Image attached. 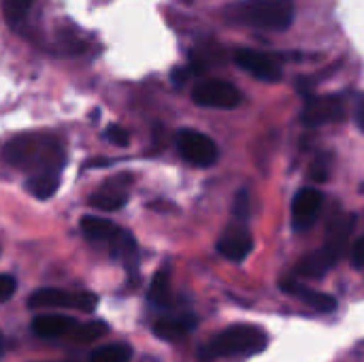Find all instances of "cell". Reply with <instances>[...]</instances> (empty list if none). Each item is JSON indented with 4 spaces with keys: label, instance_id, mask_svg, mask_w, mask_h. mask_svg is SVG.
<instances>
[{
    "label": "cell",
    "instance_id": "obj_1",
    "mask_svg": "<svg viewBox=\"0 0 364 362\" xmlns=\"http://www.w3.org/2000/svg\"><path fill=\"white\" fill-rule=\"evenodd\" d=\"M2 158L26 173H43V171H62L66 164V156L60 143L47 134H17L2 147Z\"/></svg>",
    "mask_w": 364,
    "mask_h": 362
},
{
    "label": "cell",
    "instance_id": "obj_2",
    "mask_svg": "<svg viewBox=\"0 0 364 362\" xmlns=\"http://www.w3.org/2000/svg\"><path fill=\"white\" fill-rule=\"evenodd\" d=\"M267 348V333L258 326L235 324L224 329L213 341L198 348V361L211 362L224 356H252Z\"/></svg>",
    "mask_w": 364,
    "mask_h": 362
},
{
    "label": "cell",
    "instance_id": "obj_3",
    "mask_svg": "<svg viewBox=\"0 0 364 362\" xmlns=\"http://www.w3.org/2000/svg\"><path fill=\"white\" fill-rule=\"evenodd\" d=\"M230 15L245 26L262 30H286L294 21L292 0H241L230 9Z\"/></svg>",
    "mask_w": 364,
    "mask_h": 362
},
{
    "label": "cell",
    "instance_id": "obj_4",
    "mask_svg": "<svg viewBox=\"0 0 364 362\" xmlns=\"http://www.w3.org/2000/svg\"><path fill=\"white\" fill-rule=\"evenodd\" d=\"M28 305L32 309H77L90 314L98 305V297L92 292H66L60 288H41L36 290Z\"/></svg>",
    "mask_w": 364,
    "mask_h": 362
},
{
    "label": "cell",
    "instance_id": "obj_5",
    "mask_svg": "<svg viewBox=\"0 0 364 362\" xmlns=\"http://www.w3.org/2000/svg\"><path fill=\"white\" fill-rule=\"evenodd\" d=\"M177 149L186 162L200 166V169L215 164L218 156H220L215 141L198 130H192V128H183L177 132Z\"/></svg>",
    "mask_w": 364,
    "mask_h": 362
},
{
    "label": "cell",
    "instance_id": "obj_6",
    "mask_svg": "<svg viewBox=\"0 0 364 362\" xmlns=\"http://www.w3.org/2000/svg\"><path fill=\"white\" fill-rule=\"evenodd\" d=\"M192 100L200 107L213 109H235L241 105V92L226 79H205L192 90Z\"/></svg>",
    "mask_w": 364,
    "mask_h": 362
},
{
    "label": "cell",
    "instance_id": "obj_7",
    "mask_svg": "<svg viewBox=\"0 0 364 362\" xmlns=\"http://www.w3.org/2000/svg\"><path fill=\"white\" fill-rule=\"evenodd\" d=\"M346 117V100L339 94L307 96V102L301 111V122L305 126L335 124Z\"/></svg>",
    "mask_w": 364,
    "mask_h": 362
},
{
    "label": "cell",
    "instance_id": "obj_8",
    "mask_svg": "<svg viewBox=\"0 0 364 362\" xmlns=\"http://www.w3.org/2000/svg\"><path fill=\"white\" fill-rule=\"evenodd\" d=\"M322 207H324V194L316 188H303L294 201H292V224H294V230L299 233H305L309 230L320 213H322Z\"/></svg>",
    "mask_w": 364,
    "mask_h": 362
},
{
    "label": "cell",
    "instance_id": "obj_9",
    "mask_svg": "<svg viewBox=\"0 0 364 362\" xmlns=\"http://www.w3.org/2000/svg\"><path fill=\"white\" fill-rule=\"evenodd\" d=\"M235 62H237L239 68L247 70L252 77H256V79H260V81L275 83V81L282 79V68H279V64H277L271 55L260 53V51H256V49H243V47H239V49L235 51Z\"/></svg>",
    "mask_w": 364,
    "mask_h": 362
},
{
    "label": "cell",
    "instance_id": "obj_10",
    "mask_svg": "<svg viewBox=\"0 0 364 362\" xmlns=\"http://www.w3.org/2000/svg\"><path fill=\"white\" fill-rule=\"evenodd\" d=\"M354 224H356V218L354 215H339L331 228H328V235H326V243L320 247L326 258L337 265L343 254L348 252V243H350V237H352V230H354Z\"/></svg>",
    "mask_w": 364,
    "mask_h": 362
},
{
    "label": "cell",
    "instance_id": "obj_11",
    "mask_svg": "<svg viewBox=\"0 0 364 362\" xmlns=\"http://www.w3.org/2000/svg\"><path fill=\"white\" fill-rule=\"evenodd\" d=\"M254 250V239L245 226H230L220 239H218V252L222 258L241 262L245 260Z\"/></svg>",
    "mask_w": 364,
    "mask_h": 362
},
{
    "label": "cell",
    "instance_id": "obj_12",
    "mask_svg": "<svg viewBox=\"0 0 364 362\" xmlns=\"http://www.w3.org/2000/svg\"><path fill=\"white\" fill-rule=\"evenodd\" d=\"M75 326H77V322L62 314H43V316L34 318V322H32V331L41 339H58V337L70 335L75 331Z\"/></svg>",
    "mask_w": 364,
    "mask_h": 362
},
{
    "label": "cell",
    "instance_id": "obj_13",
    "mask_svg": "<svg viewBox=\"0 0 364 362\" xmlns=\"http://www.w3.org/2000/svg\"><path fill=\"white\" fill-rule=\"evenodd\" d=\"M282 288H284L288 294L299 297L305 305L314 307V309L320 312V314H331V312L337 309L335 297H331V294H326V292H318V290L305 288V286H301V284H296V282H290V280H286V282L282 284Z\"/></svg>",
    "mask_w": 364,
    "mask_h": 362
},
{
    "label": "cell",
    "instance_id": "obj_14",
    "mask_svg": "<svg viewBox=\"0 0 364 362\" xmlns=\"http://www.w3.org/2000/svg\"><path fill=\"white\" fill-rule=\"evenodd\" d=\"M122 181L124 179H115V181L102 186L96 194H92L87 198L90 207L100 209V211H117V209H122L126 205V201H128V192L122 186Z\"/></svg>",
    "mask_w": 364,
    "mask_h": 362
},
{
    "label": "cell",
    "instance_id": "obj_15",
    "mask_svg": "<svg viewBox=\"0 0 364 362\" xmlns=\"http://www.w3.org/2000/svg\"><path fill=\"white\" fill-rule=\"evenodd\" d=\"M196 326L194 316H179V318H164L154 324V333L164 341H177L186 337Z\"/></svg>",
    "mask_w": 364,
    "mask_h": 362
},
{
    "label": "cell",
    "instance_id": "obj_16",
    "mask_svg": "<svg viewBox=\"0 0 364 362\" xmlns=\"http://www.w3.org/2000/svg\"><path fill=\"white\" fill-rule=\"evenodd\" d=\"M60 186V173L58 171H43V173H36L32 175L28 181H26V190L38 198V201H47L55 194Z\"/></svg>",
    "mask_w": 364,
    "mask_h": 362
},
{
    "label": "cell",
    "instance_id": "obj_17",
    "mask_svg": "<svg viewBox=\"0 0 364 362\" xmlns=\"http://www.w3.org/2000/svg\"><path fill=\"white\" fill-rule=\"evenodd\" d=\"M81 230L90 241H98V243H109L113 239V235L117 233V226L105 218H96V215H85L81 218Z\"/></svg>",
    "mask_w": 364,
    "mask_h": 362
},
{
    "label": "cell",
    "instance_id": "obj_18",
    "mask_svg": "<svg viewBox=\"0 0 364 362\" xmlns=\"http://www.w3.org/2000/svg\"><path fill=\"white\" fill-rule=\"evenodd\" d=\"M109 247H111V256L122 260L128 267L136 260V241H134V237L128 230L117 228V233L109 241Z\"/></svg>",
    "mask_w": 364,
    "mask_h": 362
},
{
    "label": "cell",
    "instance_id": "obj_19",
    "mask_svg": "<svg viewBox=\"0 0 364 362\" xmlns=\"http://www.w3.org/2000/svg\"><path fill=\"white\" fill-rule=\"evenodd\" d=\"M335 265L326 258V254L322 252V250H318V252H314V254H307L301 262H299V267H296V273L301 275V277H309V280H314V277H322L328 269H333Z\"/></svg>",
    "mask_w": 364,
    "mask_h": 362
},
{
    "label": "cell",
    "instance_id": "obj_20",
    "mask_svg": "<svg viewBox=\"0 0 364 362\" xmlns=\"http://www.w3.org/2000/svg\"><path fill=\"white\" fill-rule=\"evenodd\" d=\"M132 348L128 344H107L92 352L90 362H130Z\"/></svg>",
    "mask_w": 364,
    "mask_h": 362
},
{
    "label": "cell",
    "instance_id": "obj_21",
    "mask_svg": "<svg viewBox=\"0 0 364 362\" xmlns=\"http://www.w3.org/2000/svg\"><path fill=\"white\" fill-rule=\"evenodd\" d=\"M34 0H4L2 2V15L11 26H19L28 11L32 9Z\"/></svg>",
    "mask_w": 364,
    "mask_h": 362
},
{
    "label": "cell",
    "instance_id": "obj_22",
    "mask_svg": "<svg viewBox=\"0 0 364 362\" xmlns=\"http://www.w3.org/2000/svg\"><path fill=\"white\" fill-rule=\"evenodd\" d=\"M107 331H109V326L105 322H87L83 326H75L70 337H73L75 344H90V341L100 339Z\"/></svg>",
    "mask_w": 364,
    "mask_h": 362
},
{
    "label": "cell",
    "instance_id": "obj_23",
    "mask_svg": "<svg viewBox=\"0 0 364 362\" xmlns=\"http://www.w3.org/2000/svg\"><path fill=\"white\" fill-rule=\"evenodd\" d=\"M149 301L158 307L168 305V273L166 271H158L151 288H149Z\"/></svg>",
    "mask_w": 364,
    "mask_h": 362
},
{
    "label": "cell",
    "instance_id": "obj_24",
    "mask_svg": "<svg viewBox=\"0 0 364 362\" xmlns=\"http://www.w3.org/2000/svg\"><path fill=\"white\" fill-rule=\"evenodd\" d=\"M105 139L109 141V143H113V145H117V147H126L128 143H130V134H128V130H124L122 126H109L107 130H105Z\"/></svg>",
    "mask_w": 364,
    "mask_h": 362
},
{
    "label": "cell",
    "instance_id": "obj_25",
    "mask_svg": "<svg viewBox=\"0 0 364 362\" xmlns=\"http://www.w3.org/2000/svg\"><path fill=\"white\" fill-rule=\"evenodd\" d=\"M328 173H331V169H328V158H318L316 162H314V166H311V177L316 179V181H326L328 179Z\"/></svg>",
    "mask_w": 364,
    "mask_h": 362
},
{
    "label": "cell",
    "instance_id": "obj_26",
    "mask_svg": "<svg viewBox=\"0 0 364 362\" xmlns=\"http://www.w3.org/2000/svg\"><path fill=\"white\" fill-rule=\"evenodd\" d=\"M15 290H17L15 277H11V275H0V303H2V301H9V299L15 294Z\"/></svg>",
    "mask_w": 364,
    "mask_h": 362
},
{
    "label": "cell",
    "instance_id": "obj_27",
    "mask_svg": "<svg viewBox=\"0 0 364 362\" xmlns=\"http://www.w3.org/2000/svg\"><path fill=\"white\" fill-rule=\"evenodd\" d=\"M235 215L237 218H241V220H245L247 215H250V201H247V192L243 190V192H239V196H237V203H235Z\"/></svg>",
    "mask_w": 364,
    "mask_h": 362
},
{
    "label": "cell",
    "instance_id": "obj_28",
    "mask_svg": "<svg viewBox=\"0 0 364 362\" xmlns=\"http://www.w3.org/2000/svg\"><path fill=\"white\" fill-rule=\"evenodd\" d=\"M352 265L354 269H364V237L358 239L352 247Z\"/></svg>",
    "mask_w": 364,
    "mask_h": 362
},
{
    "label": "cell",
    "instance_id": "obj_29",
    "mask_svg": "<svg viewBox=\"0 0 364 362\" xmlns=\"http://www.w3.org/2000/svg\"><path fill=\"white\" fill-rule=\"evenodd\" d=\"M354 119H356L358 128L364 132V94L356 96V102H354Z\"/></svg>",
    "mask_w": 364,
    "mask_h": 362
}]
</instances>
